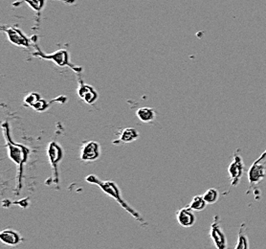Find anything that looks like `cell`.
I'll list each match as a JSON object with an SVG mask.
<instances>
[{"instance_id":"9c48e42d","label":"cell","mask_w":266,"mask_h":249,"mask_svg":"<svg viewBox=\"0 0 266 249\" xmlns=\"http://www.w3.org/2000/svg\"><path fill=\"white\" fill-rule=\"evenodd\" d=\"M101 156V146L96 141L85 142L80 150V159L85 162H93Z\"/></svg>"},{"instance_id":"ac0fdd59","label":"cell","mask_w":266,"mask_h":249,"mask_svg":"<svg viewBox=\"0 0 266 249\" xmlns=\"http://www.w3.org/2000/svg\"><path fill=\"white\" fill-rule=\"evenodd\" d=\"M244 230V224L241 225L239 233H238V239H237V244L235 246V249H249V242H248V238L243 233Z\"/></svg>"},{"instance_id":"7c38bea8","label":"cell","mask_w":266,"mask_h":249,"mask_svg":"<svg viewBox=\"0 0 266 249\" xmlns=\"http://www.w3.org/2000/svg\"><path fill=\"white\" fill-rule=\"evenodd\" d=\"M1 242L9 247H16L22 242L20 234L13 229H6L0 233Z\"/></svg>"},{"instance_id":"ba28073f","label":"cell","mask_w":266,"mask_h":249,"mask_svg":"<svg viewBox=\"0 0 266 249\" xmlns=\"http://www.w3.org/2000/svg\"><path fill=\"white\" fill-rule=\"evenodd\" d=\"M210 236H211L213 243L217 249H227V239H226V236L220 226V219H219V216L218 215L214 218V221L211 225Z\"/></svg>"},{"instance_id":"5b68a950","label":"cell","mask_w":266,"mask_h":249,"mask_svg":"<svg viewBox=\"0 0 266 249\" xmlns=\"http://www.w3.org/2000/svg\"><path fill=\"white\" fill-rule=\"evenodd\" d=\"M1 29L6 34L9 42L16 46L28 48L31 46L32 42H35L32 38H29L21 29L16 26H2Z\"/></svg>"},{"instance_id":"d6986e66","label":"cell","mask_w":266,"mask_h":249,"mask_svg":"<svg viewBox=\"0 0 266 249\" xmlns=\"http://www.w3.org/2000/svg\"><path fill=\"white\" fill-rule=\"evenodd\" d=\"M41 99L40 94L36 93V92H31L27 94V96L24 99V105L27 107L33 108L34 105H36L39 100Z\"/></svg>"},{"instance_id":"9a60e30c","label":"cell","mask_w":266,"mask_h":249,"mask_svg":"<svg viewBox=\"0 0 266 249\" xmlns=\"http://www.w3.org/2000/svg\"><path fill=\"white\" fill-rule=\"evenodd\" d=\"M136 115L143 123H151L155 119L156 116L154 109L151 108H141L137 109Z\"/></svg>"},{"instance_id":"7a4b0ae2","label":"cell","mask_w":266,"mask_h":249,"mask_svg":"<svg viewBox=\"0 0 266 249\" xmlns=\"http://www.w3.org/2000/svg\"><path fill=\"white\" fill-rule=\"evenodd\" d=\"M85 181L90 183V184H93L96 186L100 187V189L108 196H110V198H112L113 200H115L117 203L120 204V206L122 208H124L125 211L130 214L133 218H135L136 220H138L139 222L141 223H145L144 219L142 218L141 215L139 214L138 211H136L134 208H132L128 203L125 202L121 194V190L120 188L118 187V185L113 182V181H110V180H107V181H103L101 180L97 175L95 174H89L86 176L85 178Z\"/></svg>"},{"instance_id":"4fadbf2b","label":"cell","mask_w":266,"mask_h":249,"mask_svg":"<svg viewBox=\"0 0 266 249\" xmlns=\"http://www.w3.org/2000/svg\"><path fill=\"white\" fill-rule=\"evenodd\" d=\"M139 138V132L134 127H125L124 128L117 140L113 141V144L120 145V144H128L137 140Z\"/></svg>"},{"instance_id":"8992f818","label":"cell","mask_w":266,"mask_h":249,"mask_svg":"<svg viewBox=\"0 0 266 249\" xmlns=\"http://www.w3.org/2000/svg\"><path fill=\"white\" fill-rule=\"evenodd\" d=\"M266 160V151L257 159L251 166L248 171V180L249 185L252 189L253 187L259 184L266 177V167L265 166V161Z\"/></svg>"},{"instance_id":"e0dca14e","label":"cell","mask_w":266,"mask_h":249,"mask_svg":"<svg viewBox=\"0 0 266 249\" xmlns=\"http://www.w3.org/2000/svg\"><path fill=\"white\" fill-rule=\"evenodd\" d=\"M202 196L208 204H215L219 201V192L215 188H211L207 190Z\"/></svg>"},{"instance_id":"52a82bcc","label":"cell","mask_w":266,"mask_h":249,"mask_svg":"<svg viewBox=\"0 0 266 249\" xmlns=\"http://www.w3.org/2000/svg\"><path fill=\"white\" fill-rule=\"evenodd\" d=\"M244 169L245 167H244L243 159L240 156V152L235 151L234 157H233V161L229 164V167H228V173H229L232 186H237L239 184L240 179L244 172Z\"/></svg>"},{"instance_id":"30bf717a","label":"cell","mask_w":266,"mask_h":249,"mask_svg":"<svg viewBox=\"0 0 266 249\" xmlns=\"http://www.w3.org/2000/svg\"><path fill=\"white\" fill-rule=\"evenodd\" d=\"M78 97L88 105H92L98 100V92L94 89L93 86L83 83L81 79H78Z\"/></svg>"},{"instance_id":"5bb4252c","label":"cell","mask_w":266,"mask_h":249,"mask_svg":"<svg viewBox=\"0 0 266 249\" xmlns=\"http://www.w3.org/2000/svg\"><path fill=\"white\" fill-rule=\"evenodd\" d=\"M46 1L47 0H19L17 2L14 3V6H19L20 4H23L25 3L26 5H28L31 9H33L37 14H40L44 7H45V4H46ZM59 1H63L67 4H71L72 2H74V0H59Z\"/></svg>"},{"instance_id":"2e32d148","label":"cell","mask_w":266,"mask_h":249,"mask_svg":"<svg viewBox=\"0 0 266 249\" xmlns=\"http://www.w3.org/2000/svg\"><path fill=\"white\" fill-rule=\"evenodd\" d=\"M208 203H206V201L204 200L203 196H195L190 203L189 204V207L192 210V211H196V212H200L203 211L206 208Z\"/></svg>"},{"instance_id":"8fae6325","label":"cell","mask_w":266,"mask_h":249,"mask_svg":"<svg viewBox=\"0 0 266 249\" xmlns=\"http://www.w3.org/2000/svg\"><path fill=\"white\" fill-rule=\"evenodd\" d=\"M176 219L182 227H191L195 223V216L189 206L178 210Z\"/></svg>"},{"instance_id":"3957f363","label":"cell","mask_w":266,"mask_h":249,"mask_svg":"<svg viewBox=\"0 0 266 249\" xmlns=\"http://www.w3.org/2000/svg\"><path fill=\"white\" fill-rule=\"evenodd\" d=\"M34 47H35L36 51L34 53H32V56L40 58L42 60L54 62L58 66H60V67H65V66L70 67L73 70H75L77 73H78V67H76L71 62V61H70V54H69V52L67 50H65V49H60V50H58V51H56L54 53L45 54V53H43L41 51V49L38 46L37 42H35Z\"/></svg>"},{"instance_id":"6da1fadb","label":"cell","mask_w":266,"mask_h":249,"mask_svg":"<svg viewBox=\"0 0 266 249\" xmlns=\"http://www.w3.org/2000/svg\"><path fill=\"white\" fill-rule=\"evenodd\" d=\"M2 130L4 134V138L6 140V147L8 151L9 158L16 163L19 168V175H18V189L20 190L22 187V175H23V168L25 163L28 160V156L30 155V150L21 144H17L12 140L11 131H10V124L9 122H4L2 124Z\"/></svg>"},{"instance_id":"ffe728a7","label":"cell","mask_w":266,"mask_h":249,"mask_svg":"<svg viewBox=\"0 0 266 249\" xmlns=\"http://www.w3.org/2000/svg\"><path fill=\"white\" fill-rule=\"evenodd\" d=\"M48 108H49V103L41 98L36 105L33 106L32 109H35L36 111H38V112H43V111L47 110Z\"/></svg>"},{"instance_id":"277c9868","label":"cell","mask_w":266,"mask_h":249,"mask_svg":"<svg viewBox=\"0 0 266 249\" xmlns=\"http://www.w3.org/2000/svg\"><path fill=\"white\" fill-rule=\"evenodd\" d=\"M49 161L52 168V181L57 186L59 185V169L58 166L60 162L63 160V148L57 143V142H51L48 146L47 149Z\"/></svg>"}]
</instances>
